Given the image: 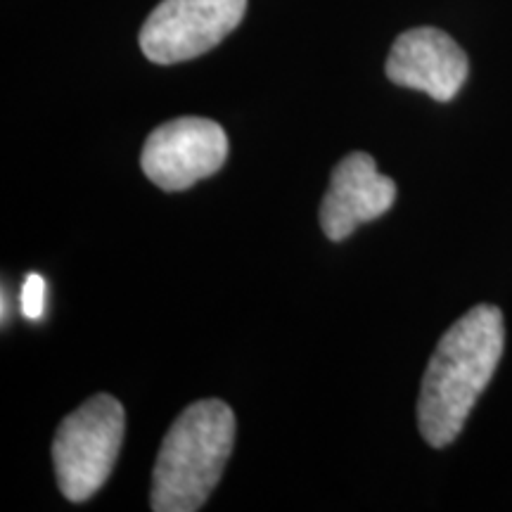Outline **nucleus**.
<instances>
[{
  "instance_id": "nucleus-3",
  "label": "nucleus",
  "mask_w": 512,
  "mask_h": 512,
  "mask_svg": "<svg viewBox=\"0 0 512 512\" xmlns=\"http://www.w3.org/2000/svg\"><path fill=\"white\" fill-rule=\"evenodd\" d=\"M124 432V406L110 394L91 396L60 422L53 463L57 486L67 501L83 503L98 494L112 475Z\"/></svg>"
},
{
  "instance_id": "nucleus-8",
  "label": "nucleus",
  "mask_w": 512,
  "mask_h": 512,
  "mask_svg": "<svg viewBox=\"0 0 512 512\" xmlns=\"http://www.w3.org/2000/svg\"><path fill=\"white\" fill-rule=\"evenodd\" d=\"M46 311V280L38 273H29L22 285V313L27 320H41Z\"/></svg>"
},
{
  "instance_id": "nucleus-1",
  "label": "nucleus",
  "mask_w": 512,
  "mask_h": 512,
  "mask_svg": "<svg viewBox=\"0 0 512 512\" xmlns=\"http://www.w3.org/2000/svg\"><path fill=\"white\" fill-rule=\"evenodd\" d=\"M505 347L501 309L479 304L439 339L427 363L418 399V425L427 444L444 448L458 439Z\"/></svg>"
},
{
  "instance_id": "nucleus-9",
  "label": "nucleus",
  "mask_w": 512,
  "mask_h": 512,
  "mask_svg": "<svg viewBox=\"0 0 512 512\" xmlns=\"http://www.w3.org/2000/svg\"><path fill=\"white\" fill-rule=\"evenodd\" d=\"M3 325H8V292L3 287Z\"/></svg>"
},
{
  "instance_id": "nucleus-6",
  "label": "nucleus",
  "mask_w": 512,
  "mask_h": 512,
  "mask_svg": "<svg viewBox=\"0 0 512 512\" xmlns=\"http://www.w3.org/2000/svg\"><path fill=\"white\" fill-rule=\"evenodd\" d=\"M384 72L396 86L422 91L437 102H451L463 88L470 64L446 31L418 27L396 38Z\"/></svg>"
},
{
  "instance_id": "nucleus-7",
  "label": "nucleus",
  "mask_w": 512,
  "mask_h": 512,
  "mask_svg": "<svg viewBox=\"0 0 512 512\" xmlns=\"http://www.w3.org/2000/svg\"><path fill=\"white\" fill-rule=\"evenodd\" d=\"M396 185L377 171L366 152H351L335 166L320 204V228L332 242L347 240L361 223L380 219L394 207Z\"/></svg>"
},
{
  "instance_id": "nucleus-2",
  "label": "nucleus",
  "mask_w": 512,
  "mask_h": 512,
  "mask_svg": "<svg viewBox=\"0 0 512 512\" xmlns=\"http://www.w3.org/2000/svg\"><path fill=\"white\" fill-rule=\"evenodd\" d=\"M233 441L235 415L228 403L204 399L185 408L159 446L152 472V510H200L219 484Z\"/></svg>"
},
{
  "instance_id": "nucleus-5",
  "label": "nucleus",
  "mask_w": 512,
  "mask_h": 512,
  "mask_svg": "<svg viewBox=\"0 0 512 512\" xmlns=\"http://www.w3.org/2000/svg\"><path fill=\"white\" fill-rule=\"evenodd\" d=\"M226 157L228 136L216 121L181 117L157 126L147 136L140 166L157 188L181 192L214 176Z\"/></svg>"
},
{
  "instance_id": "nucleus-4",
  "label": "nucleus",
  "mask_w": 512,
  "mask_h": 512,
  "mask_svg": "<svg viewBox=\"0 0 512 512\" xmlns=\"http://www.w3.org/2000/svg\"><path fill=\"white\" fill-rule=\"evenodd\" d=\"M247 0H162L140 29V50L155 64L188 62L238 29Z\"/></svg>"
}]
</instances>
